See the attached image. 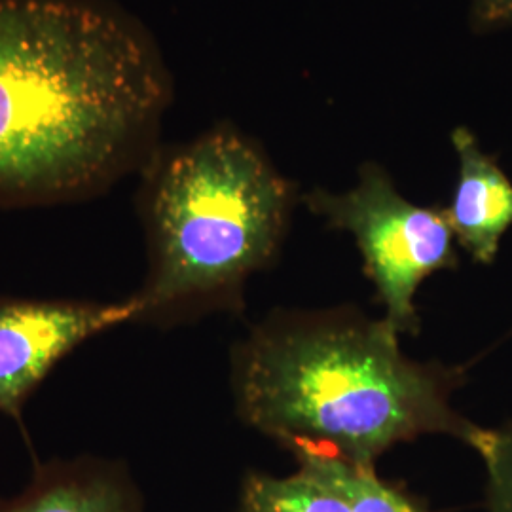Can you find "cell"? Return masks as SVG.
Listing matches in <instances>:
<instances>
[{"instance_id": "1", "label": "cell", "mask_w": 512, "mask_h": 512, "mask_svg": "<svg viewBox=\"0 0 512 512\" xmlns=\"http://www.w3.org/2000/svg\"><path fill=\"white\" fill-rule=\"evenodd\" d=\"M171 101L147 29L105 0H0V207L76 202L154 158Z\"/></svg>"}, {"instance_id": "2", "label": "cell", "mask_w": 512, "mask_h": 512, "mask_svg": "<svg viewBox=\"0 0 512 512\" xmlns=\"http://www.w3.org/2000/svg\"><path fill=\"white\" fill-rule=\"evenodd\" d=\"M385 319L353 310L277 311L232 351L239 418L289 448L374 467L395 444L448 435L478 450L458 368L418 363Z\"/></svg>"}, {"instance_id": "5", "label": "cell", "mask_w": 512, "mask_h": 512, "mask_svg": "<svg viewBox=\"0 0 512 512\" xmlns=\"http://www.w3.org/2000/svg\"><path fill=\"white\" fill-rule=\"evenodd\" d=\"M133 319L131 298L118 304L0 298V412L19 420L25 401L61 359Z\"/></svg>"}, {"instance_id": "6", "label": "cell", "mask_w": 512, "mask_h": 512, "mask_svg": "<svg viewBox=\"0 0 512 512\" xmlns=\"http://www.w3.org/2000/svg\"><path fill=\"white\" fill-rule=\"evenodd\" d=\"M459 177L444 213L454 238L478 264H492L512 226V181L471 129L452 131Z\"/></svg>"}, {"instance_id": "8", "label": "cell", "mask_w": 512, "mask_h": 512, "mask_svg": "<svg viewBox=\"0 0 512 512\" xmlns=\"http://www.w3.org/2000/svg\"><path fill=\"white\" fill-rule=\"evenodd\" d=\"M293 456L298 469L340 495L351 512H427L414 495L403 486L380 478L374 467H359L313 452Z\"/></svg>"}, {"instance_id": "4", "label": "cell", "mask_w": 512, "mask_h": 512, "mask_svg": "<svg viewBox=\"0 0 512 512\" xmlns=\"http://www.w3.org/2000/svg\"><path fill=\"white\" fill-rule=\"evenodd\" d=\"M313 215L349 232L363 256L365 274L399 334H418L416 294L421 283L459 266L454 232L444 209L406 200L382 165H361L359 183L334 194L315 188L304 196Z\"/></svg>"}, {"instance_id": "3", "label": "cell", "mask_w": 512, "mask_h": 512, "mask_svg": "<svg viewBox=\"0 0 512 512\" xmlns=\"http://www.w3.org/2000/svg\"><path fill=\"white\" fill-rule=\"evenodd\" d=\"M294 198L293 183L232 126L156 152L141 198L150 270L131 296L133 321L241 310L245 283L279 253Z\"/></svg>"}, {"instance_id": "10", "label": "cell", "mask_w": 512, "mask_h": 512, "mask_svg": "<svg viewBox=\"0 0 512 512\" xmlns=\"http://www.w3.org/2000/svg\"><path fill=\"white\" fill-rule=\"evenodd\" d=\"M476 452L486 465L488 512H512V421L488 429Z\"/></svg>"}, {"instance_id": "11", "label": "cell", "mask_w": 512, "mask_h": 512, "mask_svg": "<svg viewBox=\"0 0 512 512\" xmlns=\"http://www.w3.org/2000/svg\"><path fill=\"white\" fill-rule=\"evenodd\" d=\"M512 25V0H471V27L476 33Z\"/></svg>"}, {"instance_id": "9", "label": "cell", "mask_w": 512, "mask_h": 512, "mask_svg": "<svg viewBox=\"0 0 512 512\" xmlns=\"http://www.w3.org/2000/svg\"><path fill=\"white\" fill-rule=\"evenodd\" d=\"M238 512H351L346 501L317 478L247 473L239 490Z\"/></svg>"}, {"instance_id": "7", "label": "cell", "mask_w": 512, "mask_h": 512, "mask_svg": "<svg viewBox=\"0 0 512 512\" xmlns=\"http://www.w3.org/2000/svg\"><path fill=\"white\" fill-rule=\"evenodd\" d=\"M0 512H143L141 494L124 465L105 459L40 463L29 486Z\"/></svg>"}]
</instances>
